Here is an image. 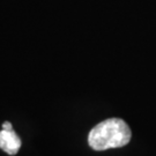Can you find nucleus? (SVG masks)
Listing matches in <instances>:
<instances>
[{"instance_id":"f257e3e1","label":"nucleus","mask_w":156,"mask_h":156,"mask_svg":"<svg viewBox=\"0 0 156 156\" xmlns=\"http://www.w3.org/2000/svg\"><path fill=\"white\" fill-rule=\"evenodd\" d=\"M132 132L127 124L120 118H109L91 128L88 144L94 151L119 148L131 141Z\"/></svg>"},{"instance_id":"f03ea898","label":"nucleus","mask_w":156,"mask_h":156,"mask_svg":"<svg viewBox=\"0 0 156 156\" xmlns=\"http://www.w3.org/2000/svg\"><path fill=\"white\" fill-rule=\"evenodd\" d=\"M0 148L8 155H15L21 148V139L14 129L0 131Z\"/></svg>"},{"instance_id":"7ed1b4c3","label":"nucleus","mask_w":156,"mask_h":156,"mask_svg":"<svg viewBox=\"0 0 156 156\" xmlns=\"http://www.w3.org/2000/svg\"><path fill=\"white\" fill-rule=\"evenodd\" d=\"M2 129H8V131H11V129H13V125H12V123H9V122H5V123H2Z\"/></svg>"}]
</instances>
